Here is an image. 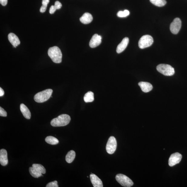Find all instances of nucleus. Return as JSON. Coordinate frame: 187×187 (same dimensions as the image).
<instances>
[{
	"label": "nucleus",
	"instance_id": "29",
	"mask_svg": "<svg viewBox=\"0 0 187 187\" xmlns=\"http://www.w3.org/2000/svg\"><path fill=\"white\" fill-rule=\"evenodd\" d=\"M57 9L54 5H52L50 7L49 9V13L50 14H54L55 11H56Z\"/></svg>",
	"mask_w": 187,
	"mask_h": 187
},
{
	"label": "nucleus",
	"instance_id": "11",
	"mask_svg": "<svg viewBox=\"0 0 187 187\" xmlns=\"http://www.w3.org/2000/svg\"><path fill=\"white\" fill-rule=\"evenodd\" d=\"M91 182L94 187H103V185L101 180L96 175L91 174L90 176Z\"/></svg>",
	"mask_w": 187,
	"mask_h": 187
},
{
	"label": "nucleus",
	"instance_id": "31",
	"mask_svg": "<svg viewBox=\"0 0 187 187\" xmlns=\"http://www.w3.org/2000/svg\"><path fill=\"white\" fill-rule=\"evenodd\" d=\"M4 90L2 88H0V97H2L4 95Z\"/></svg>",
	"mask_w": 187,
	"mask_h": 187
},
{
	"label": "nucleus",
	"instance_id": "26",
	"mask_svg": "<svg viewBox=\"0 0 187 187\" xmlns=\"http://www.w3.org/2000/svg\"><path fill=\"white\" fill-rule=\"evenodd\" d=\"M46 187H58L57 182V181L50 182L48 183L46 185Z\"/></svg>",
	"mask_w": 187,
	"mask_h": 187
},
{
	"label": "nucleus",
	"instance_id": "5",
	"mask_svg": "<svg viewBox=\"0 0 187 187\" xmlns=\"http://www.w3.org/2000/svg\"><path fill=\"white\" fill-rule=\"evenodd\" d=\"M153 42V39L151 36L148 35H143L139 40V47L141 49H145L151 46Z\"/></svg>",
	"mask_w": 187,
	"mask_h": 187
},
{
	"label": "nucleus",
	"instance_id": "21",
	"mask_svg": "<svg viewBox=\"0 0 187 187\" xmlns=\"http://www.w3.org/2000/svg\"><path fill=\"white\" fill-rule=\"evenodd\" d=\"M45 141L51 145H57L59 143L57 139L51 136H47L45 139Z\"/></svg>",
	"mask_w": 187,
	"mask_h": 187
},
{
	"label": "nucleus",
	"instance_id": "19",
	"mask_svg": "<svg viewBox=\"0 0 187 187\" xmlns=\"http://www.w3.org/2000/svg\"><path fill=\"white\" fill-rule=\"evenodd\" d=\"M29 171L31 176L34 178H39V177L42 176L41 172L38 171L36 169L32 166L30 167Z\"/></svg>",
	"mask_w": 187,
	"mask_h": 187
},
{
	"label": "nucleus",
	"instance_id": "16",
	"mask_svg": "<svg viewBox=\"0 0 187 187\" xmlns=\"http://www.w3.org/2000/svg\"><path fill=\"white\" fill-rule=\"evenodd\" d=\"M93 20V16L88 13H85L80 18V21L84 24H88L91 22Z\"/></svg>",
	"mask_w": 187,
	"mask_h": 187
},
{
	"label": "nucleus",
	"instance_id": "20",
	"mask_svg": "<svg viewBox=\"0 0 187 187\" xmlns=\"http://www.w3.org/2000/svg\"><path fill=\"white\" fill-rule=\"evenodd\" d=\"M84 100L86 103L92 102L94 100V93L92 92L86 93L84 97Z\"/></svg>",
	"mask_w": 187,
	"mask_h": 187
},
{
	"label": "nucleus",
	"instance_id": "17",
	"mask_svg": "<svg viewBox=\"0 0 187 187\" xmlns=\"http://www.w3.org/2000/svg\"><path fill=\"white\" fill-rule=\"evenodd\" d=\"M20 108L21 111L23 116L26 119H30L31 117V113L27 107L23 104L20 105Z\"/></svg>",
	"mask_w": 187,
	"mask_h": 187
},
{
	"label": "nucleus",
	"instance_id": "6",
	"mask_svg": "<svg viewBox=\"0 0 187 187\" xmlns=\"http://www.w3.org/2000/svg\"><path fill=\"white\" fill-rule=\"evenodd\" d=\"M116 180L121 185L125 187H130L133 185L132 181L125 175L122 174H117L116 176Z\"/></svg>",
	"mask_w": 187,
	"mask_h": 187
},
{
	"label": "nucleus",
	"instance_id": "7",
	"mask_svg": "<svg viewBox=\"0 0 187 187\" xmlns=\"http://www.w3.org/2000/svg\"><path fill=\"white\" fill-rule=\"evenodd\" d=\"M117 147V142L116 138L113 136H111L108 140L107 146V152L110 154H112L116 151Z\"/></svg>",
	"mask_w": 187,
	"mask_h": 187
},
{
	"label": "nucleus",
	"instance_id": "28",
	"mask_svg": "<svg viewBox=\"0 0 187 187\" xmlns=\"http://www.w3.org/2000/svg\"><path fill=\"white\" fill-rule=\"evenodd\" d=\"M55 8L57 9H61L62 7V4L58 1H57L55 2L54 5Z\"/></svg>",
	"mask_w": 187,
	"mask_h": 187
},
{
	"label": "nucleus",
	"instance_id": "24",
	"mask_svg": "<svg viewBox=\"0 0 187 187\" xmlns=\"http://www.w3.org/2000/svg\"><path fill=\"white\" fill-rule=\"evenodd\" d=\"M49 0H42V5L40 9L41 13H44L46 11L48 4H49Z\"/></svg>",
	"mask_w": 187,
	"mask_h": 187
},
{
	"label": "nucleus",
	"instance_id": "27",
	"mask_svg": "<svg viewBox=\"0 0 187 187\" xmlns=\"http://www.w3.org/2000/svg\"><path fill=\"white\" fill-rule=\"evenodd\" d=\"M0 116L3 117H6L7 116L6 112L1 107H0Z\"/></svg>",
	"mask_w": 187,
	"mask_h": 187
},
{
	"label": "nucleus",
	"instance_id": "1",
	"mask_svg": "<svg viewBox=\"0 0 187 187\" xmlns=\"http://www.w3.org/2000/svg\"><path fill=\"white\" fill-rule=\"evenodd\" d=\"M71 120V117L68 115L62 114L52 119L51 122V124L52 126L54 127L63 126L68 125Z\"/></svg>",
	"mask_w": 187,
	"mask_h": 187
},
{
	"label": "nucleus",
	"instance_id": "25",
	"mask_svg": "<svg viewBox=\"0 0 187 187\" xmlns=\"http://www.w3.org/2000/svg\"><path fill=\"white\" fill-rule=\"evenodd\" d=\"M130 14V12L127 10L123 11H120L117 13V15L119 18H124Z\"/></svg>",
	"mask_w": 187,
	"mask_h": 187
},
{
	"label": "nucleus",
	"instance_id": "8",
	"mask_svg": "<svg viewBox=\"0 0 187 187\" xmlns=\"http://www.w3.org/2000/svg\"><path fill=\"white\" fill-rule=\"evenodd\" d=\"M182 25L181 21L179 18H176L171 24L170 29L172 34H176L181 29Z\"/></svg>",
	"mask_w": 187,
	"mask_h": 187
},
{
	"label": "nucleus",
	"instance_id": "9",
	"mask_svg": "<svg viewBox=\"0 0 187 187\" xmlns=\"http://www.w3.org/2000/svg\"><path fill=\"white\" fill-rule=\"evenodd\" d=\"M182 155L180 153H176L171 155L169 160V164L170 166H173L181 162Z\"/></svg>",
	"mask_w": 187,
	"mask_h": 187
},
{
	"label": "nucleus",
	"instance_id": "2",
	"mask_svg": "<svg viewBox=\"0 0 187 187\" xmlns=\"http://www.w3.org/2000/svg\"><path fill=\"white\" fill-rule=\"evenodd\" d=\"M48 54L54 63L59 64L61 62L62 54L58 47L54 46L49 48L48 50Z\"/></svg>",
	"mask_w": 187,
	"mask_h": 187
},
{
	"label": "nucleus",
	"instance_id": "14",
	"mask_svg": "<svg viewBox=\"0 0 187 187\" xmlns=\"http://www.w3.org/2000/svg\"><path fill=\"white\" fill-rule=\"evenodd\" d=\"M0 163L3 166H5L8 164V153L5 149L0 150Z\"/></svg>",
	"mask_w": 187,
	"mask_h": 187
},
{
	"label": "nucleus",
	"instance_id": "12",
	"mask_svg": "<svg viewBox=\"0 0 187 187\" xmlns=\"http://www.w3.org/2000/svg\"><path fill=\"white\" fill-rule=\"evenodd\" d=\"M129 42V38L127 37L124 38L117 47L116 52L117 53L120 54L124 51L127 47Z\"/></svg>",
	"mask_w": 187,
	"mask_h": 187
},
{
	"label": "nucleus",
	"instance_id": "30",
	"mask_svg": "<svg viewBox=\"0 0 187 187\" xmlns=\"http://www.w3.org/2000/svg\"><path fill=\"white\" fill-rule=\"evenodd\" d=\"M8 0H0V3L2 5L5 6L8 3Z\"/></svg>",
	"mask_w": 187,
	"mask_h": 187
},
{
	"label": "nucleus",
	"instance_id": "18",
	"mask_svg": "<svg viewBox=\"0 0 187 187\" xmlns=\"http://www.w3.org/2000/svg\"><path fill=\"white\" fill-rule=\"evenodd\" d=\"M76 153L75 151L71 150L68 152L66 156V160L68 163H71L75 159Z\"/></svg>",
	"mask_w": 187,
	"mask_h": 187
},
{
	"label": "nucleus",
	"instance_id": "10",
	"mask_svg": "<svg viewBox=\"0 0 187 187\" xmlns=\"http://www.w3.org/2000/svg\"><path fill=\"white\" fill-rule=\"evenodd\" d=\"M102 38L101 36L95 34L91 39L89 45L91 48H95L99 46L102 42Z\"/></svg>",
	"mask_w": 187,
	"mask_h": 187
},
{
	"label": "nucleus",
	"instance_id": "15",
	"mask_svg": "<svg viewBox=\"0 0 187 187\" xmlns=\"http://www.w3.org/2000/svg\"><path fill=\"white\" fill-rule=\"evenodd\" d=\"M138 85L143 92L145 93L149 92L153 88L152 85L148 82L141 81L138 83Z\"/></svg>",
	"mask_w": 187,
	"mask_h": 187
},
{
	"label": "nucleus",
	"instance_id": "22",
	"mask_svg": "<svg viewBox=\"0 0 187 187\" xmlns=\"http://www.w3.org/2000/svg\"><path fill=\"white\" fill-rule=\"evenodd\" d=\"M151 3L158 7H162L166 4V0H150Z\"/></svg>",
	"mask_w": 187,
	"mask_h": 187
},
{
	"label": "nucleus",
	"instance_id": "4",
	"mask_svg": "<svg viewBox=\"0 0 187 187\" xmlns=\"http://www.w3.org/2000/svg\"><path fill=\"white\" fill-rule=\"evenodd\" d=\"M157 70L163 75L166 76H172L175 74L174 68L169 64H161L157 67Z\"/></svg>",
	"mask_w": 187,
	"mask_h": 187
},
{
	"label": "nucleus",
	"instance_id": "3",
	"mask_svg": "<svg viewBox=\"0 0 187 187\" xmlns=\"http://www.w3.org/2000/svg\"><path fill=\"white\" fill-rule=\"evenodd\" d=\"M53 90L51 89L45 90L37 93L34 97V100L38 103H43L47 101L51 97Z\"/></svg>",
	"mask_w": 187,
	"mask_h": 187
},
{
	"label": "nucleus",
	"instance_id": "13",
	"mask_svg": "<svg viewBox=\"0 0 187 187\" xmlns=\"http://www.w3.org/2000/svg\"><path fill=\"white\" fill-rule=\"evenodd\" d=\"M8 38L9 41L13 45V47L16 48L20 44V41L18 37L13 33H9L8 35Z\"/></svg>",
	"mask_w": 187,
	"mask_h": 187
},
{
	"label": "nucleus",
	"instance_id": "23",
	"mask_svg": "<svg viewBox=\"0 0 187 187\" xmlns=\"http://www.w3.org/2000/svg\"><path fill=\"white\" fill-rule=\"evenodd\" d=\"M32 167L36 169L42 174H45L46 172V169L42 165L39 164H33Z\"/></svg>",
	"mask_w": 187,
	"mask_h": 187
}]
</instances>
